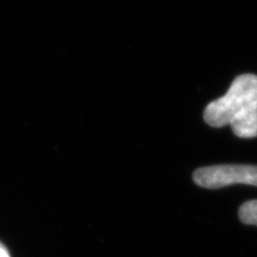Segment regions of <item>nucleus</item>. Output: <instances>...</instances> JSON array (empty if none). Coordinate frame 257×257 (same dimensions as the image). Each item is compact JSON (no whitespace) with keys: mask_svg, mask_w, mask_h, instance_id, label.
Returning a JSON list of instances; mask_svg holds the SVG:
<instances>
[{"mask_svg":"<svg viewBox=\"0 0 257 257\" xmlns=\"http://www.w3.org/2000/svg\"><path fill=\"white\" fill-rule=\"evenodd\" d=\"M205 121L211 126L230 125L241 139L257 136V75L237 76L227 92L210 102L204 111Z\"/></svg>","mask_w":257,"mask_h":257,"instance_id":"nucleus-1","label":"nucleus"},{"mask_svg":"<svg viewBox=\"0 0 257 257\" xmlns=\"http://www.w3.org/2000/svg\"><path fill=\"white\" fill-rule=\"evenodd\" d=\"M193 180L206 189H220L238 183L257 187V166L231 164L202 167L193 174Z\"/></svg>","mask_w":257,"mask_h":257,"instance_id":"nucleus-2","label":"nucleus"},{"mask_svg":"<svg viewBox=\"0 0 257 257\" xmlns=\"http://www.w3.org/2000/svg\"><path fill=\"white\" fill-rule=\"evenodd\" d=\"M239 218L244 224L257 226V199L248 200L240 207Z\"/></svg>","mask_w":257,"mask_h":257,"instance_id":"nucleus-3","label":"nucleus"},{"mask_svg":"<svg viewBox=\"0 0 257 257\" xmlns=\"http://www.w3.org/2000/svg\"><path fill=\"white\" fill-rule=\"evenodd\" d=\"M0 257H11L7 250V247L2 242H0Z\"/></svg>","mask_w":257,"mask_h":257,"instance_id":"nucleus-4","label":"nucleus"}]
</instances>
